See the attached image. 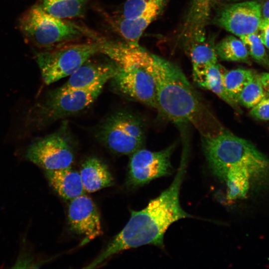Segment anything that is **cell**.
Masks as SVG:
<instances>
[{
  "mask_svg": "<svg viewBox=\"0 0 269 269\" xmlns=\"http://www.w3.org/2000/svg\"><path fill=\"white\" fill-rule=\"evenodd\" d=\"M186 160L183 157L171 184L139 211L132 210L124 228L91 262L97 267L112 256L123 251L141 246H164V234L173 223L192 216L181 207L179 193L186 171Z\"/></svg>",
  "mask_w": 269,
  "mask_h": 269,
  "instance_id": "cell-1",
  "label": "cell"
},
{
  "mask_svg": "<svg viewBox=\"0 0 269 269\" xmlns=\"http://www.w3.org/2000/svg\"><path fill=\"white\" fill-rule=\"evenodd\" d=\"M153 75L157 110L168 120L191 124L203 137L225 129L178 66L153 54Z\"/></svg>",
  "mask_w": 269,
  "mask_h": 269,
  "instance_id": "cell-2",
  "label": "cell"
},
{
  "mask_svg": "<svg viewBox=\"0 0 269 269\" xmlns=\"http://www.w3.org/2000/svg\"><path fill=\"white\" fill-rule=\"evenodd\" d=\"M201 138L209 165L220 179L231 170H247L252 177L269 168L268 159L252 142L226 129L215 135Z\"/></svg>",
  "mask_w": 269,
  "mask_h": 269,
  "instance_id": "cell-3",
  "label": "cell"
},
{
  "mask_svg": "<svg viewBox=\"0 0 269 269\" xmlns=\"http://www.w3.org/2000/svg\"><path fill=\"white\" fill-rule=\"evenodd\" d=\"M105 84L100 83L65 93H57L54 90L49 91L29 109L25 118V127L31 130L40 128L78 113L95 101Z\"/></svg>",
  "mask_w": 269,
  "mask_h": 269,
  "instance_id": "cell-4",
  "label": "cell"
},
{
  "mask_svg": "<svg viewBox=\"0 0 269 269\" xmlns=\"http://www.w3.org/2000/svg\"><path fill=\"white\" fill-rule=\"evenodd\" d=\"M18 27L25 39L35 46L49 49L80 38L81 26L47 12L41 5H34L23 14Z\"/></svg>",
  "mask_w": 269,
  "mask_h": 269,
  "instance_id": "cell-5",
  "label": "cell"
},
{
  "mask_svg": "<svg viewBox=\"0 0 269 269\" xmlns=\"http://www.w3.org/2000/svg\"><path fill=\"white\" fill-rule=\"evenodd\" d=\"M97 137L107 148L121 155H131L141 148L144 141L143 125L135 114L118 111L100 125Z\"/></svg>",
  "mask_w": 269,
  "mask_h": 269,
  "instance_id": "cell-6",
  "label": "cell"
},
{
  "mask_svg": "<svg viewBox=\"0 0 269 269\" xmlns=\"http://www.w3.org/2000/svg\"><path fill=\"white\" fill-rule=\"evenodd\" d=\"M98 53V44L93 41L90 43L60 44L37 53L35 58L44 82L49 85L70 76Z\"/></svg>",
  "mask_w": 269,
  "mask_h": 269,
  "instance_id": "cell-7",
  "label": "cell"
},
{
  "mask_svg": "<svg viewBox=\"0 0 269 269\" xmlns=\"http://www.w3.org/2000/svg\"><path fill=\"white\" fill-rule=\"evenodd\" d=\"M73 145L67 124L64 123L57 131L32 142L25 157L45 170L65 168L73 162Z\"/></svg>",
  "mask_w": 269,
  "mask_h": 269,
  "instance_id": "cell-8",
  "label": "cell"
},
{
  "mask_svg": "<svg viewBox=\"0 0 269 269\" xmlns=\"http://www.w3.org/2000/svg\"><path fill=\"white\" fill-rule=\"evenodd\" d=\"M174 147L175 145L172 144L156 151L141 148L131 154L127 186H140L170 174L171 156Z\"/></svg>",
  "mask_w": 269,
  "mask_h": 269,
  "instance_id": "cell-9",
  "label": "cell"
},
{
  "mask_svg": "<svg viewBox=\"0 0 269 269\" xmlns=\"http://www.w3.org/2000/svg\"><path fill=\"white\" fill-rule=\"evenodd\" d=\"M111 80L114 89L124 96L157 109L153 59L148 65L119 69Z\"/></svg>",
  "mask_w": 269,
  "mask_h": 269,
  "instance_id": "cell-10",
  "label": "cell"
},
{
  "mask_svg": "<svg viewBox=\"0 0 269 269\" xmlns=\"http://www.w3.org/2000/svg\"><path fill=\"white\" fill-rule=\"evenodd\" d=\"M261 20L260 0H248L223 5L212 22L240 37L257 32Z\"/></svg>",
  "mask_w": 269,
  "mask_h": 269,
  "instance_id": "cell-11",
  "label": "cell"
},
{
  "mask_svg": "<svg viewBox=\"0 0 269 269\" xmlns=\"http://www.w3.org/2000/svg\"><path fill=\"white\" fill-rule=\"evenodd\" d=\"M68 219L71 230L85 237L83 244L102 233L97 207L91 198L85 194L70 201Z\"/></svg>",
  "mask_w": 269,
  "mask_h": 269,
  "instance_id": "cell-12",
  "label": "cell"
},
{
  "mask_svg": "<svg viewBox=\"0 0 269 269\" xmlns=\"http://www.w3.org/2000/svg\"><path fill=\"white\" fill-rule=\"evenodd\" d=\"M119 69V67L112 61L89 62L88 60L70 76L64 84L54 90L65 93L100 83H106L116 75Z\"/></svg>",
  "mask_w": 269,
  "mask_h": 269,
  "instance_id": "cell-13",
  "label": "cell"
},
{
  "mask_svg": "<svg viewBox=\"0 0 269 269\" xmlns=\"http://www.w3.org/2000/svg\"><path fill=\"white\" fill-rule=\"evenodd\" d=\"M221 0H192L181 30L182 38L191 43L204 37L212 9Z\"/></svg>",
  "mask_w": 269,
  "mask_h": 269,
  "instance_id": "cell-14",
  "label": "cell"
},
{
  "mask_svg": "<svg viewBox=\"0 0 269 269\" xmlns=\"http://www.w3.org/2000/svg\"><path fill=\"white\" fill-rule=\"evenodd\" d=\"M45 173L50 185L63 199L70 201L85 194L80 173L71 166Z\"/></svg>",
  "mask_w": 269,
  "mask_h": 269,
  "instance_id": "cell-15",
  "label": "cell"
},
{
  "mask_svg": "<svg viewBox=\"0 0 269 269\" xmlns=\"http://www.w3.org/2000/svg\"><path fill=\"white\" fill-rule=\"evenodd\" d=\"M79 173L83 188L88 192H94L113 184V177L107 165L96 157L87 159Z\"/></svg>",
  "mask_w": 269,
  "mask_h": 269,
  "instance_id": "cell-16",
  "label": "cell"
},
{
  "mask_svg": "<svg viewBox=\"0 0 269 269\" xmlns=\"http://www.w3.org/2000/svg\"><path fill=\"white\" fill-rule=\"evenodd\" d=\"M190 56L192 64L193 77L204 73L210 67L217 63V55L214 42L205 39L194 41L191 43Z\"/></svg>",
  "mask_w": 269,
  "mask_h": 269,
  "instance_id": "cell-17",
  "label": "cell"
},
{
  "mask_svg": "<svg viewBox=\"0 0 269 269\" xmlns=\"http://www.w3.org/2000/svg\"><path fill=\"white\" fill-rule=\"evenodd\" d=\"M226 71L217 62L203 74L193 77V79L200 87L212 91L235 110H239L238 105L230 99L225 89L223 78Z\"/></svg>",
  "mask_w": 269,
  "mask_h": 269,
  "instance_id": "cell-18",
  "label": "cell"
},
{
  "mask_svg": "<svg viewBox=\"0 0 269 269\" xmlns=\"http://www.w3.org/2000/svg\"><path fill=\"white\" fill-rule=\"evenodd\" d=\"M160 14L151 11L132 19L122 18L118 24V30L127 41L138 44L143 31Z\"/></svg>",
  "mask_w": 269,
  "mask_h": 269,
  "instance_id": "cell-19",
  "label": "cell"
},
{
  "mask_svg": "<svg viewBox=\"0 0 269 269\" xmlns=\"http://www.w3.org/2000/svg\"><path fill=\"white\" fill-rule=\"evenodd\" d=\"M215 49L217 56L223 60L250 63L248 51L240 38L227 36L215 45Z\"/></svg>",
  "mask_w": 269,
  "mask_h": 269,
  "instance_id": "cell-20",
  "label": "cell"
},
{
  "mask_svg": "<svg viewBox=\"0 0 269 269\" xmlns=\"http://www.w3.org/2000/svg\"><path fill=\"white\" fill-rule=\"evenodd\" d=\"M86 0H42L43 8L61 19L80 17L84 13Z\"/></svg>",
  "mask_w": 269,
  "mask_h": 269,
  "instance_id": "cell-21",
  "label": "cell"
},
{
  "mask_svg": "<svg viewBox=\"0 0 269 269\" xmlns=\"http://www.w3.org/2000/svg\"><path fill=\"white\" fill-rule=\"evenodd\" d=\"M256 74L251 69L237 68L226 71L223 82L225 91L230 99L237 105L239 96Z\"/></svg>",
  "mask_w": 269,
  "mask_h": 269,
  "instance_id": "cell-22",
  "label": "cell"
},
{
  "mask_svg": "<svg viewBox=\"0 0 269 269\" xmlns=\"http://www.w3.org/2000/svg\"><path fill=\"white\" fill-rule=\"evenodd\" d=\"M251 177L250 173L245 170L228 171L223 179L227 186V199L232 201L245 197L249 189Z\"/></svg>",
  "mask_w": 269,
  "mask_h": 269,
  "instance_id": "cell-23",
  "label": "cell"
},
{
  "mask_svg": "<svg viewBox=\"0 0 269 269\" xmlns=\"http://www.w3.org/2000/svg\"><path fill=\"white\" fill-rule=\"evenodd\" d=\"M169 0H127L123 18L132 19L151 11L162 12Z\"/></svg>",
  "mask_w": 269,
  "mask_h": 269,
  "instance_id": "cell-24",
  "label": "cell"
},
{
  "mask_svg": "<svg viewBox=\"0 0 269 269\" xmlns=\"http://www.w3.org/2000/svg\"><path fill=\"white\" fill-rule=\"evenodd\" d=\"M265 93L259 75L256 74L240 93L238 104L247 108H252L262 99Z\"/></svg>",
  "mask_w": 269,
  "mask_h": 269,
  "instance_id": "cell-25",
  "label": "cell"
},
{
  "mask_svg": "<svg viewBox=\"0 0 269 269\" xmlns=\"http://www.w3.org/2000/svg\"><path fill=\"white\" fill-rule=\"evenodd\" d=\"M245 44L249 56L260 64L269 65V60L265 46L260 39L257 32L239 37Z\"/></svg>",
  "mask_w": 269,
  "mask_h": 269,
  "instance_id": "cell-26",
  "label": "cell"
},
{
  "mask_svg": "<svg viewBox=\"0 0 269 269\" xmlns=\"http://www.w3.org/2000/svg\"><path fill=\"white\" fill-rule=\"evenodd\" d=\"M254 118L261 120H269V93L266 91L262 99L254 107L250 112Z\"/></svg>",
  "mask_w": 269,
  "mask_h": 269,
  "instance_id": "cell-27",
  "label": "cell"
},
{
  "mask_svg": "<svg viewBox=\"0 0 269 269\" xmlns=\"http://www.w3.org/2000/svg\"><path fill=\"white\" fill-rule=\"evenodd\" d=\"M257 33L265 46L269 49V19L261 21Z\"/></svg>",
  "mask_w": 269,
  "mask_h": 269,
  "instance_id": "cell-28",
  "label": "cell"
},
{
  "mask_svg": "<svg viewBox=\"0 0 269 269\" xmlns=\"http://www.w3.org/2000/svg\"><path fill=\"white\" fill-rule=\"evenodd\" d=\"M261 21L269 19V0H260Z\"/></svg>",
  "mask_w": 269,
  "mask_h": 269,
  "instance_id": "cell-29",
  "label": "cell"
},
{
  "mask_svg": "<svg viewBox=\"0 0 269 269\" xmlns=\"http://www.w3.org/2000/svg\"><path fill=\"white\" fill-rule=\"evenodd\" d=\"M259 76L264 89L269 93V72L263 73Z\"/></svg>",
  "mask_w": 269,
  "mask_h": 269,
  "instance_id": "cell-30",
  "label": "cell"
},
{
  "mask_svg": "<svg viewBox=\"0 0 269 269\" xmlns=\"http://www.w3.org/2000/svg\"><path fill=\"white\" fill-rule=\"evenodd\" d=\"M224 0L225 1H226V2H228V3H231V2H235L244 1V0Z\"/></svg>",
  "mask_w": 269,
  "mask_h": 269,
  "instance_id": "cell-31",
  "label": "cell"
}]
</instances>
